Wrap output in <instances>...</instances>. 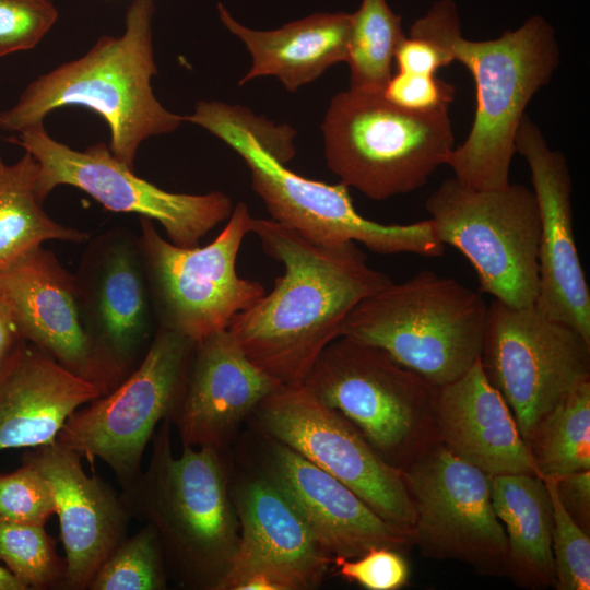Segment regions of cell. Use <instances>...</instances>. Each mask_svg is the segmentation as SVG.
Listing matches in <instances>:
<instances>
[{"mask_svg":"<svg viewBox=\"0 0 590 590\" xmlns=\"http://www.w3.org/2000/svg\"><path fill=\"white\" fill-rule=\"evenodd\" d=\"M252 233L284 272L227 329L260 369L283 386H300L355 306L392 281L353 241L318 244L263 219H255Z\"/></svg>","mask_w":590,"mask_h":590,"instance_id":"6da1fadb","label":"cell"},{"mask_svg":"<svg viewBox=\"0 0 590 590\" xmlns=\"http://www.w3.org/2000/svg\"><path fill=\"white\" fill-rule=\"evenodd\" d=\"M442 47L469 69L476 88V110L467 139L450 152L446 165L462 185L475 190L508 187L515 139L534 94L550 83L559 66L552 25L542 16L488 40L461 35L452 0L435 2L410 28Z\"/></svg>","mask_w":590,"mask_h":590,"instance_id":"7a4b0ae2","label":"cell"},{"mask_svg":"<svg viewBox=\"0 0 590 590\" xmlns=\"http://www.w3.org/2000/svg\"><path fill=\"white\" fill-rule=\"evenodd\" d=\"M148 468L120 494L131 518L150 523L179 586L217 590L241 540L222 450L184 446L175 457L170 422L152 437Z\"/></svg>","mask_w":590,"mask_h":590,"instance_id":"3957f363","label":"cell"},{"mask_svg":"<svg viewBox=\"0 0 590 590\" xmlns=\"http://www.w3.org/2000/svg\"><path fill=\"white\" fill-rule=\"evenodd\" d=\"M152 0H134L119 37L102 36L82 57L39 75L16 103L0 110V129L20 132L43 123L63 106H83L98 114L110 131L108 149L134 169L141 143L175 131L184 116L167 110L155 97L157 74L152 39Z\"/></svg>","mask_w":590,"mask_h":590,"instance_id":"277c9868","label":"cell"},{"mask_svg":"<svg viewBox=\"0 0 590 590\" xmlns=\"http://www.w3.org/2000/svg\"><path fill=\"white\" fill-rule=\"evenodd\" d=\"M247 111L239 105L200 101L191 115L184 116V121L206 129L245 161L251 187L273 221L322 245L361 243L381 255L444 253L445 245L430 219L403 225L370 221L355 210L343 182L330 185L290 170L255 137Z\"/></svg>","mask_w":590,"mask_h":590,"instance_id":"5b68a950","label":"cell"},{"mask_svg":"<svg viewBox=\"0 0 590 590\" xmlns=\"http://www.w3.org/2000/svg\"><path fill=\"white\" fill-rule=\"evenodd\" d=\"M487 311L481 292L424 270L364 298L345 318L340 337L379 347L440 387L480 359Z\"/></svg>","mask_w":590,"mask_h":590,"instance_id":"8992f818","label":"cell"},{"mask_svg":"<svg viewBox=\"0 0 590 590\" xmlns=\"http://www.w3.org/2000/svg\"><path fill=\"white\" fill-rule=\"evenodd\" d=\"M321 130L328 167L373 200L421 188L455 148L448 109L411 111L351 88L331 99Z\"/></svg>","mask_w":590,"mask_h":590,"instance_id":"52a82bcc","label":"cell"},{"mask_svg":"<svg viewBox=\"0 0 590 590\" xmlns=\"http://www.w3.org/2000/svg\"><path fill=\"white\" fill-rule=\"evenodd\" d=\"M304 385L396 468L405 469L438 441L436 387L379 347L341 335L321 352Z\"/></svg>","mask_w":590,"mask_h":590,"instance_id":"ba28073f","label":"cell"},{"mask_svg":"<svg viewBox=\"0 0 590 590\" xmlns=\"http://www.w3.org/2000/svg\"><path fill=\"white\" fill-rule=\"evenodd\" d=\"M436 234L474 268L480 292L516 308L535 304L539 291L540 214L533 190L471 189L455 177L426 199Z\"/></svg>","mask_w":590,"mask_h":590,"instance_id":"9c48e42d","label":"cell"},{"mask_svg":"<svg viewBox=\"0 0 590 590\" xmlns=\"http://www.w3.org/2000/svg\"><path fill=\"white\" fill-rule=\"evenodd\" d=\"M255 219L237 203L220 235L204 247H179L165 240L153 221L140 217L138 246L158 326L193 342L225 330L234 317L264 294L261 283L237 274L243 240Z\"/></svg>","mask_w":590,"mask_h":590,"instance_id":"30bf717a","label":"cell"},{"mask_svg":"<svg viewBox=\"0 0 590 590\" xmlns=\"http://www.w3.org/2000/svg\"><path fill=\"white\" fill-rule=\"evenodd\" d=\"M194 343L158 326L138 367L115 389L73 412L57 441L92 468L97 458L103 460L121 488L128 486L141 473L156 426L181 394Z\"/></svg>","mask_w":590,"mask_h":590,"instance_id":"8fae6325","label":"cell"},{"mask_svg":"<svg viewBox=\"0 0 590 590\" xmlns=\"http://www.w3.org/2000/svg\"><path fill=\"white\" fill-rule=\"evenodd\" d=\"M480 362L527 441L555 405L590 380V341L535 305L516 308L494 299Z\"/></svg>","mask_w":590,"mask_h":590,"instance_id":"7c38bea8","label":"cell"},{"mask_svg":"<svg viewBox=\"0 0 590 590\" xmlns=\"http://www.w3.org/2000/svg\"><path fill=\"white\" fill-rule=\"evenodd\" d=\"M17 133L9 141L36 160L35 193L40 203L56 187L73 186L109 211L155 220L170 243L185 248L199 246L208 232L232 214L234 206L225 193L187 194L161 189L138 177L104 142L84 151L73 150L52 139L44 122Z\"/></svg>","mask_w":590,"mask_h":590,"instance_id":"4fadbf2b","label":"cell"},{"mask_svg":"<svg viewBox=\"0 0 590 590\" xmlns=\"http://www.w3.org/2000/svg\"><path fill=\"white\" fill-rule=\"evenodd\" d=\"M252 413L259 433L334 476L386 521L412 532L415 509L403 470L381 458L353 424L307 386H282Z\"/></svg>","mask_w":590,"mask_h":590,"instance_id":"5bb4252c","label":"cell"},{"mask_svg":"<svg viewBox=\"0 0 590 590\" xmlns=\"http://www.w3.org/2000/svg\"><path fill=\"white\" fill-rule=\"evenodd\" d=\"M415 509L413 546L479 575L506 576L508 543L491 497L489 475L436 441L403 469Z\"/></svg>","mask_w":590,"mask_h":590,"instance_id":"9a60e30c","label":"cell"},{"mask_svg":"<svg viewBox=\"0 0 590 590\" xmlns=\"http://www.w3.org/2000/svg\"><path fill=\"white\" fill-rule=\"evenodd\" d=\"M74 278L86 333L117 387L138 367L153 338L138 237L120 229L98 235Z\"/></svg>","mask_w":590,"mask_h":590,"instance_id":"2e32d148","label":"cell"},{"mask_svg":"<svg viewBox=\"0 0 590 590\" xmlns=\"http://www.w3.org/2000/svg\"><path fill=\"white\" fill-rule=\"evenodd\" d=\"M528 163L541 232L535 307L590 341V291L573 228V182L565 156L552 150L540 128L524 115L515 139Z\"/></svg>","mask_w":590,"mask_h":590,"instance_id":"e0dca14e","label":"cell"},{"mask_svg":"<svg viewBox=\"0 0 590 590\" xmlns=\"http://www.w3.org/2000/svg\"><path fill=\"white\" fill-rule=\"evenodd\" d=\"M0 298L12 309L24 340L103 394L116 388L86 333L74 274L50 250L38 246L1 268Z\"/></svg>","mask_w":590,"mask_h":590,"instance_id":"ac0fdd59","label":"cell"},{"mask_svg":"<svg viewBox=\"0 0 590 590\" xmlns=\"http://www.w3.org/2000/svg\"><path fill=\"white\" fill-rule=\"evenodd\" d=\"M259 471L302 515L331 556L355 558L374 547L401 553L412 532L382 519L352 489L288 446L261 434Z\"/></svg>","mask_w":590,"mask_h":590,"instance_id":"d6986e66","label":"cell"},{"mask_svg":"<svg viewBox=\"0 0 590 590\" xmlns=\"http://www.w3.org/2000/svg\"><path fill=\"white\" fill-rule=\"evenodd\" d=\"M282 386L247 357L228 329L221 330L194 343L168 420L182 446L223 450L241 422Z\"/></svg>","mask_w":590,"mask_h":590,"instance_id":"ffe728a7","label":"cell"},{"mask_svg":"<svg viewBox=\"0 0 590 590\" xmlns=\"http://www.w3.org/2000/svg\"><path fill=\"white\" fill-rule=\"evenodd\" d=\"M82 460L57 439L22 457V462L45 476L54 493L66 554V590L87 589L99 566L127 536L131 519L120 495L98 476H88Z\"/></svg>","mask_w":590,"mask_h":590,"instance_id":"44dd1931","label":"cell"},{"mask_svg":"<svg viewBox=\"0 0 590 590\" xmlns=\"http://www.w3.org/2000/svg\"><path fill=\"white\" fill-rule=\"evenodd\" d=\"M434 424L438 441L487 475L538 476L514 415L480 359L458 379L436 387Z\"/></svg>","mask_w":590,"mask_h":590,"instance_id":"7402d4cb","label":"cell"},{"mask_svg":"<svg viewBox=\"0 0 590 590\" xmlns=\"http://www.w3.org/2000/svg\"><path fill=\"white\" fill-rule=\"evenodd\" d=\"M101 396L23 339L0 366V451L55 441L68 417Z\"/></svg>","mask_w":590,"mask_h":590,"instance_id":"603a6c76","label":"cell"},{"mask_svg":"<svg viewBox=\"0 0 590 590\" xmlns=\"http://www.w3.org/2000/svg\"><path fill=\"white\" fill-rule=\"evenodd\" d=\"M223 24L246 45L251 67L239 85L258 76L273 75L294 92L319 78L331 66L344 61L352 15L316 13L273 31L250 30L217 5Z\"/></svg>","mask_w":590,"mask_h":590,"instance_id":"cb8c5ba5","label":"cell"},{"mask_svg":"<svg viewBox=\"0 0 590 590\" xmlns=\"http://www.w3.org/2000/svg\"><path fill=\"white\" fill-rule=\"evenodd\" d=\"M231 494L241 539L293 573L306 590L320 586L333 556L287 497L260 471Z\"/></svg>","mask_w":590,"mask_h":590,"instance_id":"d4e9b609","label":"cell"},{"mask_svg":"<svg viewBox=\"0 0 590 590\" xmlns=\"http://www.w3.org/2000/svg\"><path fill=\"white\" fill-rule=\"evenodd\" d=\"M489 484L507 536L506 577L523 589L555 588L553 510L544 481L532 474H503L489 476Z\"/></svg>","mask_w":590,"mask_h":590,"instance_id":"484cf974","label":"cell"},{"mask_svg":"<svg viewBox=\"0 0 590 590\" xmlns=\"http://www.w3.org/2000/svg\"><path fill=\"white\" fill-rule=\"evenodd\" d=\"M38 165L27 152L14 164L0 154V269L46 240L85 243L86 232L54 221L38 201Z\"/></svg>","mask_w":590,"mask_h":590,"instance_id":"4316f807","label":"cell"},{"mask_svg":"<svg viewBox=\"0 0 590 590\" xmlns=\"http://www.w3.org/2000/svg\"><path fill=\"white\" fill-rule=\"evenodd\" d=\"M526 442L542 480L590 470V380L555 405Z\"/></svg>","mask_w":590,"mask_h":590,"instance_id":"83f0119b","label":"cell"},{"mask_svg":"<svg viewBox=\"0 0 590 590\" xmlns=\"http://www.w3.org/2000/svg\"><path fill=\"white\" fill-rule=\"evenodd\" d=\"M352 15L345 62L350 67V88L382 93L392 75L398 46L405 37L401 16L387 0H363Z\"/></svg>","mask_w":590,"mask_h":590,"instance_id":"f1b7e54d","label":"cell"},{"mask_svg":"<svg viewBox=\"0 0 590 590\" xmlns=\"http://www.w3.org/2000/svg\"><path fill=\"white\" fill-rule=\"evenodd\" d=\"M0 560L26 590L66 589V560L43 524L0 521Z\"/></svg>","mask_w":590,"mask_h":590,"instance_id":"f546056e","label":"cell"},{"mask_svg":"<svg viewBox=\"0 0 590 590\" xmlns=\"http://www.w3.org/2000/svg\"><path fill=\"white\" fill-rule=\"evenodd\" d=\"M168 573L157 534L145 523L126 536L96 570L86 590H164Z\"/></svg>","mask_w":590,"mask_h":590,"instance_id":"4dcf8cb0","label":"cell"},{"mask_svg":"<svg viewBox=\"0 0 590 590\" xmlns=\"http://www.w3.org/2000/svg\"><path fill=\"white\" fill-rule=\"evenodd\" d=\"M552 503V551L557 590L590 589V535L563 506L553 479L543 480Z\"/></svg>","mask_w":590,"mask_h":590,"instance_id":"1f68e13d","label":"cell"},{"mask_svg":"<svg viewBox=\"0 0 590 590\" xmlns=\"http://www.w3.org/2000/svg\"><path fill=\"white\" fill-rule=\"evenodd\" d=\"M54 515L52 489L37 469L22 462L15 471L0 473V521L45 526Z\"/></svg>","mask_w":590,"mask_h":590,"instance_id":"d6a6232c","label":"cell"},{"mask_svg":"<svg viewBox=\"0 0 590 590\" xmlns=\"http://www.w3.org/2000/svg\"><path fill=\"white\" fill-rule=\"evenodd\" d=\"M57 20L50 0H0V58L33 49Z\"/></svg>","mask_w":590,"mask_h":590,"instance_id":"836d02e7","label":"cell"},{"mask_svg":"<svg viewBox=\"0 0 590 590\" xmlns=\"http://www.w3.org/2000/svg\"><path fill=\"white\" fill-rule=\"evenodd\" d=\"M217 590L306 589L293 573L241 539Z\"/></svg>","mask_w":590,"mask_h":590,"instance_id":"e575fe53","label":"cell"},{"mask_svg":"<svg viewBox=\"0 0 590 590\" xmlns=\"http://www.w3.org/2000/svg\"><path fill=\"white\" fill-rule=\"evenodd\" d=\"M338 575L368 590H398L408 585L410 569L401 552L374 547L355 558L334 556Z\"/></svg>","mask_w":590,"mask_h":590,"instance_id":"d590c367","label":"cell"},{"mask_svg":"<svg viewBox=\"0 0 590 590\" xmlns=\"http://www.w3.org/2000/svg\"><path fill=\"white\" fill-rule=\"evenodd\" d=\"M384 96L411 111L430 113L448 109L456 87L438 78L396 72L387 83Z\"/></svg>","mask_w":590,"mask_h":590,"instance_id":"8d00e7d4","label":"cell"},{"mask_svg":"<svg viewBox=\"0 0 590 590\" xmlns=\"http://www.w3.org/2000/svg\"><path fill=\"white\" fill-rule=\"evenodd\" d=\"M397 72L434 76L438 69L449 66L450 55L429 39L404 37L394 55Z\"/></svg>","mask_w":590,"mask_h":590,"instance_id":"74e56055","label":"cell"},{"mask_svg":"<svg viewBox=\"0 0 590 590\" xmlns=\"http://www.w3.org/2000/svg\"><path fill=\"white\" fill-rule=\"evenodd\" d=\"M553 480L565 509L586 532L590 533V470Z\"/></svg>","mask_w":590,"mask_h":590,"instance_id":"f35d334b","label":"cell"},{"mask_svg":"<svg viewBox=\"0 0 590 590\" xmlns=\"http://www.w3.org/2000/svg\"><path fill=\"white\" fill-rule=\"evenodd\" d=\"M23 340L10 306L0 298V366Z\"/></svg>","mask_w":590,"mask_h":590,"instance_id":"ab89813d","label":"cell"},{"mask_svg":"<svg viewBox=\"0 0 590 590\" xmlns=\"http://www.w3.org/2000/svg\"><path fill=\"white\" fill-rule=\"evenodd\" d=\"M0 590H26V588L4 566L0 565Z\"/></svg>","mask_w":590,"mask_h":590,"instance_id":"60d3db41","label":"cell"}]
</instances>
